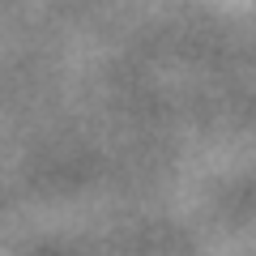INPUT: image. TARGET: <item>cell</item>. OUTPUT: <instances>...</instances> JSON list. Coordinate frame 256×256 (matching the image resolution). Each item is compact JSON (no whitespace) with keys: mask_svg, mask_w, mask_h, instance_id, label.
<instances>
[]
</instances>
